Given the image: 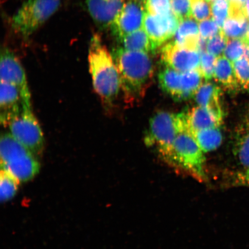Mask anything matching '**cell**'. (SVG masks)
I'll use <instances>...</instances> for the list:
<instances>
[{
    "label": "cell",
    "instance_id": "6da1fadb",
    "mask_svg": "<svg viewBox=\"0 0 249 249\" xmlns=\"http://www.w3.org/2000/svg\"><path fill=\"white\" fill-rule=\"evenodd\" d=\"M88 60L93 89L103 103L110 107L119 94L121 82L113 55L98 34L90 41Z\"/></svg>",
    "mask_w": 249,
    "mask_h": 249
},
{
    "label": "cell",
    "instance_id": "7a4b0ae2",
    "mask_svg": "<svg viewBox=\"0 0 249 249\" xmlns=\"http://www.w3.org/2000/svg\"><path fill=\"white\" fill-rule=\"evenodd\" d=\"M112 55L120 74L121 89L128 98L142 97L154 74L153 63L148 53L121 47Z\"/></svg>",
    "mask_w": 249,
    "mask_h": 249
},
{
    "label": "cell",
    "instance_id": "3957f363",
    "mask_svg": "<svg viewBox=\"0 0 249 249\" xmlns=\"http://www.w3.org/2000/svg\"><path fill=\"white\" fill-rule=\"evenodd\" d=\"M0 158L1 170L10 173L19 182L29 181L39 172V163L36 156L9 133L1 135Z\"/></svg>",
    "mask_w": 249,
    "mask_h": 249
},
{
    "label": "cell",
    "instance_id": "277c9868",
    "mask_svg": "<svg viewBox=\"0 0 249 249\" xmlns=\"http://www.w3.org/2000/svg\"><path fill=\"white\" fill-rule=\"evenodd\" d=\"M186 124V113L159 111L149 121L144 142L153 147L167 162L177 135Z\"/></svg>",
    "mask_w": 249,
    "mask_h": 249
},
{
    "label": "cell",
    "instance_id": "5b68a950",
    "mask_svg": "<svg viewBox=\"0 0 249 249\" xmlns=\"http://www.w3.org/2000/svg\"><path fill=\"white\" fill-rule=\"evenodd\" d=\"M204 153L190 132L186 122L177 136L167 163L204 181L207 178Z\"/></svg>",
    "mask_w": 249,
    "mask_h": 249
},
{
    "label": "cell",
    "instance_id": "8992f818",
    "mask_svg": "<svg viewBox=\"0 0 249 249\" xmlns=\"http://www.w3.org/2000/svg\"><path fill=\"white\" fill-rule=\"evenodd\" d=\"M61 0H28L21 5L12 19L17 33L29 37L58 10Z\"/></svg>",
    "mask_w": 249,
    "mask_h": 249
},
{
    "label": "cell",
    "instance_id": "52a82bcc",
    "mask_svg": "<svg viewBox=\"0 0 249 249\" xmlns=\"http://www.w3.org/2000/svg\"><path fill=\"white\" fill-rule=\"evenodd\" d=\"M9 133L24 147L37 157L44 147V136L31 107H25L8 126Z\"/></svg>",
    "mask_w": 249,
    "mask_h": 249
},
{
    "label": "cell",
    "instance_id": "ba28073f",
    "mask_svg": "<svg viewBox=\"0 0 249 249\" xmlns=\"http://www.w3.org/2000/svg\"><path fill=\"white\" fill-rule=\"evenodd\" d=\"M0 79L1 82L17 87L23 98L25 107H31V93L26 73L17 56L8 49L1 52Z\"/></svg>",
    "mask_w": 249,
    "mask_h": 249
},
{
    "label": "cell",
    "instance_id": "9c48e42d",
    "mask_svg": "<svg viewBox=\"0 0 249 249\" xmlns=\"http://www.w3.org/2000/svg\"><path fill=\"white\" fill-rule=\"evenodd\" d=\"M145 2L141 0H129L124 3V7L111 24L112 33L118 38L142 29L145 12Z\"/></svg>",
    "mask_w": 249,
    "mask_h": 249
},
{
    "label": "cell",
    "instance_id": "30bf717a",
    "mask_svg": "<svg viewBox=\"0 0 249 249\" xmlns=\"http://www.w3.org/2000/svg\"><path fill=\"white\" fill-rule=\"evenodd\" d=\"M201 54L200 51L183 48L173 42L161 49V58L165 66L184 72L198 69Z\"/></svg>",
    "mask_w": 249,
    "mask_h": 249
},
{
    "label": "cell",
    "instance_id": "8fae6325",
    "mask_svg": "<svg viewBox=\"0 0 249 249\" xmlns=\"http://www.w3.org/2000/svg\"><path fill=\"white\" fill-rule=\"evenodd\" d=\"M179 22L172 11L165 15L152 14L147 11L142 28L158 47L175 35Z\"/></svg>",
    "mask_w": 249,
    "mask_h": 249
},
{
    "label": "cell",
    "instance_id": "7c38bea8",
    "mask_svg": "<svg viewBox=\"0 0 249 249\" xmlns=\"http://www.w3.org/2000/svg\"><path fill=\"white\" fill-rule=\"evenodd\" d=\"M25 106L19 91L11 84L1 82L0 85V121L8 126L18 116Z\"/></svg>",
    "mask_w": 249,
    "mask_h": 249
},
{
    "label": "cell",
    "instance_id": "4fadbf2b",
    "mask_svg": "<svg viewBox=\"0 0 249 249\" xmlns=\"http://www.w3.org/2000/svg\"><path fill=\"white\" fill-rule=\"evenodd\" d=\"M124 3V0H86L90 16L102 29L110 27Z\"/></svg>",
    "mask_w": 249,
    "mask_h": 249
},
{
    "label": "cell",
    "instance_id": "5bb4252c",
    "mask_svg": "<svg viewBox=\"0 0 249 249\" xmlns=\"http://www.w3.org/2000/svg\"><path fill=\"white\" fill-rule=\"evenodd\" d=\"M221 96L222 91L219 86L205 81L194 97L197 105L209 111L220 124H222L224 117Z\"/></svg>",
    "mask_w": 249,
    "mask_h": 249
},
{
    "label": "cell",
    "instance_id": "9a60e30c",
    "mask_svg": "<svg viewBox=\"0 0 249 249\" xmlns=\"http://www.w3.org/2000/svg\"><path fill=\"white\" fill-rule=\"evenodd\" d=\"M174 42L183 48L201 52L198 24L194 18H189L180 21Z\"/></svg>",
    "mask_w": 249,
    "mask_h": 249
},
{
    "label": "cell",
    "instance_id": "2e32d148",
    "mask_svg": "<svg viewBox=\"0 0 249 249\" xmlns=\"http://www.w3.org/2000/svg\"><path fill=\"white\" fill-rule=\"evenodd\" d=\"M159 82L161 89L174 100H185L183 92L182 72L165 67L158 75Z\"/></svg>",
    "mask_w": 249,
    "mask_h": 249
},
{
    "label": "cell",
    "instance_id": "e0dca14e",
    "mask_svg": "<svg viewBox=\"0 0 249 249\" xmlns=\"http://www.w3.org/2000/svg\"><path fill=\"white\" fill-rule=\"evenodd\" d=\"M213 79L229 91H235L240 87L236 80L232 62L223 55L216 58Z\"/></svg>",
    "mask_w": 249,
    "mask_h": 249
},
{
    "label": "cell",
    "instance_id": "ac0fdd59",
    "mask_svg": "<svg viewBox=\"0 0 249 249\" xmlns=\"http://www.w3.org/2000/svg\"><path fill=\"white\" fill-rule=\"evenodd\" d=\"M186 116L188 129L191 132L219 127L221 124L209 111L198 105L187 112Z\"/></svg>",
    "mask_w": 249,
    "mask_h": 249
},
{
    "label": "cell",
    "instance_id": "d6986e66",
    "mask_svg": "<svg viewBox=\"0 0 249 249\" xmlns=\"http://www.w3.org/2000/svg\"><path fill=\"white\" fill-rule=\"evenodd\" d=\"M123 48L128 51L153 52L158 48L142 29L128 34L120 39Z\"/></svg>",
    "mask_w": 249,
    "mask_h": 249
},
{
    "label": "cell",
    "instance_id": "ffe728a7",
    "mask_svg": "<svg viewBox=\"0 0 249 249\" xmlns=\"http://www.w3.org/2000/svg\"><path fill=\"white\" fill-rule=\"evenodd\" d=\"M191 133L204 153L216 150L222 144L223 136L219 127Z\"/></svg>",
    "mask_w": 249,
    "mask_h": 249
},
{
    "label": "cell",
    "instance_id": "44dd1931",
    "mask_svg": "<svg viewBox=\"0 0 249 249\" xmlns=\"http://www.w3.org/2000/svg\"><path fill=\"white\" fill-rule=\"evenodd\" d=\"M233 154L244 171L239 174H249V129L242 127L236 137Z\"/></svg>",
    "mask_w": 249,
    "mask_h": 249
},
{
    "label": "cell",
    "instance_id": "7402d4cb",
    "mask_svg": "<svg viewBox=\"0 0 249 249\" xmlns=\"http://www.w3.org/2000/svg\"><path fill=\"white\" fill-rule=\"evenodd\" d=\"M249 20L246 17H230L224 23L222 30L229 39L244 40L247 36Z\"/></svg>",
    "mask_w": 249,
    "mask_h": 249
},
{
    "label": "cell",
    "instance_id": "603a6c76",
    "mask_svg": "<svg viewBox=\"0 0 249 249\" xmlns=\"http://www.w3.org/2000/svg\"><path fill=\"white\" fill-rule=\"evenodd\" d=\"M19 181L10 173L1 170L0 175V198L7 202L13 198L18 191Z\"/></svg>",
    "mask_w": 249,
    "mask_h": 249
},
{
    "label": "cell",
    "instance_id": "cb8c5ba5",
    "mask_svg": "<svg viewBox=\"0 0 249 249\" xmlns=\"http://www.w3.org/2000/svg\"><path fill=\"white\" fill-rule=\"evenodd\" d=\"M232 65L239 86L249 91V58L243 56Z\"/></svg>",
    "mask_w": 249,
    "mask_h": 249
},
{
    "label": "cell",
    "instance_id": "d4e9b609",
    "mask_svg": "<svg viewBox=\"0 0 249 249\" xmlns=\"http://www.w3.org/2000/svg\"><path fill=\"white\" fill-rule=\"evenodd\" d=\"M247 45L241 39H229L223 55L233 62L245 55Z\"/></svg>",
    "mask_w": 249,
    "mask_h": 249
},
{
    "label": "cell",
    "instance_id": "484cf974",
    "mask_svg": "<svg viewBox=\"0 0 249 249\" xmlns=\"http://www.w3.org/2000/svg\"><path fill=\"white\" fill-rule=\"evenodd\" d=\"M212 17V4L210 0H192V18L201 21Z\"/></svg>",
    "mask_w": 249,
    "mask_h": 249
},
{
    "label": "cell",
    "instance_id": "4316f807",
    "mask_svg": "<svg viewBox=\"0 0 249 249\" xmlns=\"http://www.w3.org/2000/svg\"><path fill=\"white\" fill-rule=\"evenodd\" d=\"M228 41L229 39L222 30L217 35L207 40L205 51L216 56V57H219L223 55Z\"/></svg>",
    "mask_w": 249,
    "mask_h": 249
},
{
    "label": "cell",
    "instance_id": "83f0119b",
    "mask_svg": "<svg viewBox=\"0 0 249 249\" xmlns=\"http://www.w3.org/2000/svg\"><path fill=\"white\" fill-rule=\"evenodd\" d=\"M212 17L216 23L222 29L224 23L230 15L229 0H216L211 2Z\"/></svg>",
    "mask_w": 249,
    "mask_h": 249
},
{
    "label": "cell",
    "instance_id": "f1b7e54d",
    "mask_svg": "<svg viewBox=\"0 0 249 249\" xmlns=\"http://www.w3.org/2000/svg\"><path fill=\"white\" fill-rule=\"evenodd\" d=\"M217 57L207 51L201 52L200 65L198 70L205 81H210L213 78Z\"/></svg>",
    "mask_w": 249,
    "mask_h": 249
},
{
    "label": "cell",
    "instance_id": "f546056e",
    "mask_svg": "<svg viewBox=\"0 0 249 249\" xmlns=\"http://www.w3.org/2000/svg\"><path fill=\"white\" fill-rule=\"evenodd\" d=\"M171 8L179 21L192 18V0H171Z\"/></svg>",
    "mask_w": 249,
    "mask_h": 249
},
{
    "label": "cell",
    "instance_id": "4dcf8cb0",
    "mask_svg": "<svg viewBox=\"0 0 249 249\" xmlns=\"http://www.w3.org/2000/svg\"><path fill=\"white\" fill-rule=\"evenodd\" d=\"M198 27L201 38L206 40L213 38L222 31L219 25L212 18L200 21Z\"/></svg>",
    "mask_w": 249,
    "mask_h": 249
},
{
    "label": "cell",
    "instance_id": "1f68e13d",
    "mask_svg": "<svg viewBox=\"0 0 249 249\" xmlns=\"http://www.w3.org/2000/svg\"><path fill=\"white\" fill-rule=\"evenodd\" d=\"M146 10L155 15H165L171 12V0H145Z\"/></svg>",
    "mask_w": 249,
    "mask_h": 249
},
{
    "label": "cell",
    "instance_id": "d6a6232c",
    "mask_svg": "<svg viewBox=\"0 0 249 249\" xmlns=\"http://www.w3.org/2000/svg\"><path fill=\"white\" fill-rule=\"evenodd\" d=\"M238 181L242 185H248L249 186V174H238Z\"/></svg>",
    "mask_w": 249,
    "mask_h": 249
},
{
    "label": "cell",
    "instance_id": "836d02e7",
    "mask_svg": "<svg viewBox=\"0 0 249 249\" xmlns=\"http://www.w3.org/2000/svg\"><path fill=\"white\" fill-rule=\"evenodd\" d=\"M230 4L235 7H244L247 0H229Z\"/></svg>",
    "mask_w": 249,
    "mask_h": 249
},
{
    "label": "cell",
    "instance_id": "e575fe53",
    "mask_svg": "<svg viewBox=\"0 0 249 249\" xmlns=\"http://www.w3.org/2000/svg\"><path fill=\"white\" fill-rule=\"evenodd\" d=\"M244 12L246 17L249 21V0H247L244 6Z\"/></svg>",
    "mask_w": 249,
    "mask_h": 249
},
{
    "label": "cell",
    "instance_id": "d590c367",
    "mask_svg": "<svg viewBox=\"0 0 249 249\" xmlns=\"http://www.w3.org/2000/svg\"><path fill=\"white\" fill-rule=\"evenodd\" d=\"M245 126L249 129V110L247 114V118H246Z\"/></svg>",
    "mask_w": 249,
    "mask_h": 249
},
{
    "label": "cell",
    "instance_id": "8d00e7d4",
    "mask_svg": "<svg viewBox=\"0 0 249 249\" xmlns=\"http://www.w3.org/2000/svg\"><path fill=\"white\" fill-rule=\"evenodd\" d=\"M244 41L247 44H249V24L248 26V29L247 31V36H246V38L244 39Z\"/></svg>",
    "mask_w": 249,
    "mask_h": 249
},
{
    "label": "cell",
    "instance_id": "74e56055",
    "mask_svg": "<svg viewBox=\"0 0 249 249\" xmlns=\"http://www.w3.org/2000/svg\"><path fill=\"white\" fill-rule=\"evenodd\" d=\"M245 56L246 57H247L249 58V44L247 45V51H246Z\"/></svg>",
    "mask_w": 249,
    "mask_h": 249
},
{
    "label": "cell",
    "instance_id": "f35d334b",
    "mask_svg": "<svg viewBox=\"0 0 249 249\" xmlns=\"http://www.w3.org/2000/svg\"><path fill=\"white\" fill-rule=\"evenodd\" d=\"M211 2L216 1V0H210Z\"/></svg>",
    "mask_w": 249,
    "mask_h": 249
}]
</instances>
